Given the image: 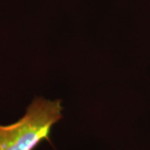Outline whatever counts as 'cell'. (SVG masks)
Masks as SVG:
<instances>
[{"mask_svg": "<svg viewBox=\"0 0 150 150\" xmlns=\"http://www.w3.org/2000/svg\"><path fill=\"white\" fill-rule=\"evenodd\" d=\"M61 100L33 99L16 123L0 125V150H34L48 140L52 128L63 118Z\"/></svg>", "mask_w": 150, "mask_h": 150, "instance_id": "cell-1", "label": "cell"}]
</instances>
